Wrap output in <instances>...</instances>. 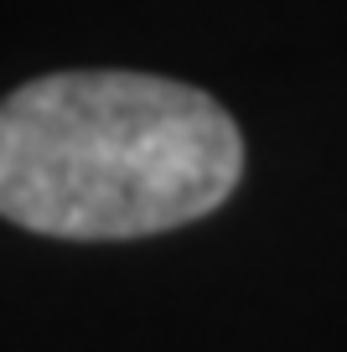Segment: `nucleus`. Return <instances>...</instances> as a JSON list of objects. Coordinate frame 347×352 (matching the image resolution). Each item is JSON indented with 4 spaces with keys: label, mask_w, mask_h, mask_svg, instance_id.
I'll return each instance as SVG.
<instances>
[{
    "label": "nucleus",
    "mask_w": 347,
    "mask_h": 352,
    "mask_svg": "<svg viewBox=\"0 0 347 352\" xmlns=\"http://www.w3.org/2000/svg\"><path fill=\"white\" fill-rule=\"evenodd\" d=\"M244 140L218 99L151 73H47L0 99V218L47 239H145L223 208Z\"/></svg>",
    "instance_id": "f257e3e1"
}]
</instances>
